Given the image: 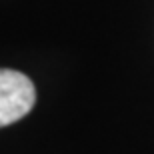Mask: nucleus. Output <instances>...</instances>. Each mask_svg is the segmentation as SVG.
Listing matches in <instances>:
<instances>
[{
  "instance_id": "1",
  "label": "nucleus",
  "mask_w": 154,
  "mask_h": 154,
  "mask_svg": "<svg viewBox=\"0 0 154 154\" xmlns=\"http://www.w3.org/2000/svg\"><path fill=\"white\" fill-rule=\"evenodd\" d=\"M36 102V88L26 74L0 68V128L28 114Z\"/></svg>"
}]
</instances>
